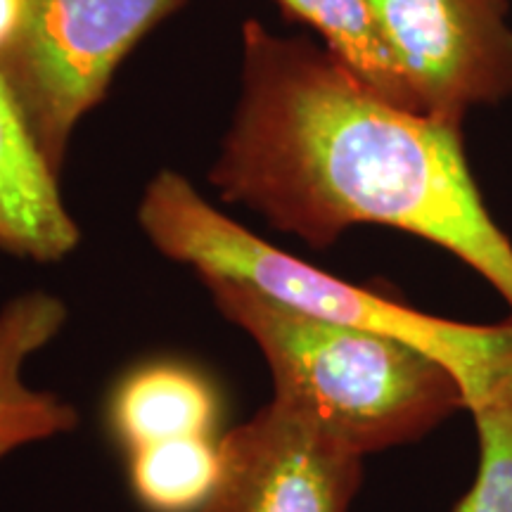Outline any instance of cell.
Instances as JSON below:
<instances>
[{
    "label": "cell",
    "mask_w": 512,
    "mask_h": 512,
    "mask_svg": "<svg viewBox=\"0 0 512 512\" xmlns=\"http://www.w3.org/2000/svg\"><path fill=\"white\" fill-rule=\"evenodd\" d=\"M460 128L377 95L328 48L247 22L240 105L209 178L316 249L354 226L432 242L512 311V240L479 195Z\"/></svg>",
    "instance_id": "cell-1"
},
{
    "label": "cell",
    "mask_w": 512,
    "mask_h": 512,
    "mask_svg": "<svg viewBox=\"0 0 512 512\" xmlns=\"http://www.w3.org/2000/svg\"><path fill=\"white\" fill-rule=\"evenodd\" d=\"M221 316L264 356L273 401L368 458L425 439L467 411L458 377L399 339L328 323L242 280L202 275Z\"/></svg>",
    "instance_id": "cell-2"
},
{
    "label": "cell",
    "mask_w": 512,
    "mask_h": 512,
    "mask_svg": "<svg viewBox=\"0 0 512 512\" xmlns=\"http://www.w3.org/2000/svg\"><path fill=\"white\" fill-rule=\"evenodd\" d=\"M138 221L157 252L200 278L242 280L306 316L399 339L437 358L458 377L467 413L512 387V316L491 325L460 323L320 271L249 233L169 169L145 188Z\"/></svg>",
    "instance_id": "cell-3"
},
{
    "label": "cell",
    "mask_w": 512,
    "mask_h": 512,
    "mask_svg": "<svg viewBox=\"0 0 512 512\" xmlns=\"http://www.w3.org/2000/svg\"><path fill=\"white\" fill-rule=\"evenodd\" d=\"M185 0H24L0 72L38 147L60 174L69 138L98 105L119 62Z\"/></svg>",
    "instance_id": "cell-4"
},
{
    "label": "cell",
    "mask_w": 512,
    "mask_h": 512,
    "mask_svg": "<svg viewBox=\"0 0 512 512\" xmlns=\"http://www.w3.org/2000/svg\"><path fill=\"white\" fill-rule=\"evenodd\" d=\"M420 114L463 126L512 98L508 0H366Z\"/></svg>",
    "instance_id": "cell-5"
},
{
    "label": "cell",
    "mask_w": 512,
    "mask_h": 512,
    "mask_svg": "<svg viewBox=\"0 0 512 512\" xmlns=\"http://www.w3.org/2000/svg\"><path fill=\"white\" fill-rule=\"evenodd\" d=\"M221 479L200 512H349L363 456L283 403L223 434Z\"/></svg>",
    "instance_id": "cell-6"
},
{
    "label": "cell",
    "mask_w": 512,
    "mask_h": 512,
    "mask_svg": "<svg viewBox=\"0 0 512 512\" xmlns=\"http://www.w3.org/2000/svg\"><path fill=\"white\" fill-rule=\"evenodd\" d=\"M79 240V223L62 200L57 171L0 72V249L36 264H57Z\"/></svg>",
    "instance_id": "cell-7"
},
{
    "label": "cell",
    "mask_w": 512,
    "mask_h": 512,
    "mask_svg": "<svg viewBox=\"0 0 512 512\" xmlns=\"http://www.w3.org/2000/svg\"><path fill=\"white\" fill-rule=\"evenodd\" d=\"M67 323V306L48 292H27L0 311V460L17 448L74 432L79 413L57 394L31 389L24 363Z\"/></svg>",
    "instance_id": "cell-8"
},
{
    "label": "cell",
    "mask_w": 512,
    "mask_h": 512,
    "mask_svg": "<svg viewBox=\"0 0 512 512\" xmlns=\"http://www.w3.org/2000/svg\"><path fill=\"white\" fill-rule=\"evenodd\" d=\"M219 392L200 370L181 361L133 368L110 396L107 420L124 451L169 439L214 437Z\"/></svg>",
    "instance_id": "cell-9"
},
{
    "label": "cell",
    "mask_w": 512,
    "mask_h": 512,
    "mask_svg": "<svg viewBox=\"0 0 512 512\" xmlns=\"http://www.w3.org/2000/svg\"><path fill=\"white\" fill-rule=\"evenodd\" d=\"M287 15L306 22L323 36L325 48L337 55L366 86L403 110L418 112L399 64L380 38L366 0H278Z\"/></svg>",
    "instance_id": "cell-10"
},
{
    "label": "cell",
    "mask_w": 512,
    "mask_h": 512,
    "mask_svg": "<svg viewBox=\"0 0 512 512\" xmlns=\"http://www.w3.org/2000/svg\"><path fill=\"white\" fill-rule=\"evenodd\" d=\"M221 441L169 439L128 451V484L147 512H200L221 479Z\"/></svg>",
    "instance_id": "cell-11"
},
{
    "label": "cell",
    "mask_w": 512,
    "mask_h": 512,
    "mask_svg": "<svg viewBox=\"0 0 512 512\" xmlns=\"http://www.w3.org/2000/svg\"><path fill=\"white\" fill-rule=\"evenodd\" d=\"M477 475L451 512H512V387L475 411Z\"/></svg>",
    "instance_id": "cell-12"
},
{
    "label": "cell",
    "mask_w": 512,
    "mask_h": 512,
    "mask_svg": "<svg viewBox=\"0 0 512 512\" xmlns=\"http://www.w3.org/2000/svg\"><path fill=\"white\" fill-rule=\"evenodd\" d=\"M24 17V0H0V55L15 41Z\"/></svg>",
    "instance_id": "cell-13"
}]
</instances>
